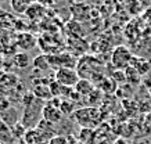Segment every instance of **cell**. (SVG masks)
I'll list each match as a JSON object with an SVG mask.
<instances>
[{
    "label": "cell",
    "instance_id": "1",
    "mask_svg": "<svg viewBox=\"0 0 151 144\" xmlns=\"http://www.w3.org/2000/svg\"><path fill=\"white\" fill-rule=\"evenodd\" d=\"M54 79L64 87H72V86H76V83L81 80V76L78 71L73 69L72 67H63L55 71Z\"/></svg>",
    "mask_w": 151,
    "mask_h": 144
},
{
    "label": "cell",
    "instance_id": "2",
    "mask_svg": "<svg viewBox=\"0 0 151 144\" xmlns=\"http://www.w3.org/2000/svg\"><path fill=\"white\" fill-rule=\"evenodd\" d=\"M132 53L128 47L125 46H118L115 47L111 56V64L114 68L118 71H125L130 65V60H132Z\"/></svg>",
    "mask_w": 151,
    "mask_h": 144
},
{
    "label": "cell",
    "instance_id": "3",
    "mask_svg": "<svg viewBox=\"0 0 151 144\" xmlns=\"http://www.w3.org/2000/svg\"><path fill=\"white\" fill-rule=\"evenodd\" d=\"M60 104H61V100H58L57 97H53L45 107L42 108V118L45 121H47L49 123L60 122L61 118H63V112L60 110Z\"/></svg>",
    "mask_w": 151,
    "mask_h": 144
},
{
    "label": "cell",
    "instance_id": "4",
    "mask_svg": "<svg viewBox=\"0 0 151 144\" xmlns=\"http://www.w3.org/2000/svg\"><path fill=\"white\" fill-rule=\"evenodd\" d=\"M97 111V108H93V107H86V108H82V110H78L75 111V119L78 121V123L83 126V128H90L92 125H96L99 123L100 119L97 118H90V115H93L94 112Z\"/></svg>",
    "mask_w": 151,
    "mask_h": 144
},
{
    "label": "cell",
    "instance_id": "5",
    "mask_svg": "<svg viewBox=\"0 0 151 144\" xmlns=\"http://www.w3.org/2000/svg\"><path fill=\"white\" fill-rule=\"evenodd\" d=\"M130 67H133L134 69L137 71L140 75H144L147 74L148 71L151 69V62L150 61L144 60V58H142V57H132V60H130Z\"/></svg>",
    "mask_w": 151,
    "mask_h": 144
},
{
    "label": "cell",
    "instance_id": "6",
    "mask_svg": "<svg viewBox=\"0 0 151 144\" xmlns=\"http://www.w3.org/2000/svg\"><path fill=\"white\" fill-rule=\"evenodd\" d=\"M33 0H10V6L15 14H25Z\"/></svg>",
    "mask_w": 151,
    "mask_h": 144
},
{
    "label": "cell",
    "instance_id": "7",
    "mask_svg": "<svg viewBox=\"0 0 151 144\" xmlns=\"http://www.w3.org/2000/svg\"><path fill=\"white\" fill-rule=\"evenodd\" d=\"M33 96L39 100H43V101H50V98L53 97L51 96V92H50V87H49V85H39V86H35L32 90Z\"/></svg>",
    "mask_w": 151,
    "mask_h": 144
},
{
    "label": "cell",
    "instance_id": "8",
    "mask_svg": "<svg viewBox=\"0 0 151 144\" xmlns=\"http://www.w3.org/2000/svg\"><path fill=\"white\" fill-rule=\"evenodd\" d=\"M75 92L81 96H87L94 92V87H93V83L89 79H81L75 86Z\"/></svg>",
    "mask_w": 151,
    "mask_h": 144
},
{
    "label": "cell",
    "instance_id": "9",
    "mask_svg": "<svg viewBox=\"0 0 151 144\" xmlns=\"http://www.w3.org/2000/svg\"><path fill=\"white\" fill-rule=\"evenodd\" d=\"M11 129H10L9 125H6L4 121H1V118H0V143H9L11 141Z\"/></svg>",
    "mask_w": 151,
    "mask_h": 144
},
{
    "label": "cell",
    "instance_id": "10",
    "mask_svg": "<svg viewBox=\"0 0 151 144\" xmlns=\"http://www.w3.org/2000/svg\"><path fill=\"white\" fill-rule=\"evenodd\" d=\"M125 75H126V79H128L129 82H132V83H139L140 76H142V75L139 74V72L134 69L133 67H130V65H129L128 68L125 69Z\"/></svg>",
    "mask_w": 151,
    "mask_h": 144
},
{
    "label": "cell",
    "instance_id": "11",
    "mask_svg": "<svg viewBox=\"0 0 151 144\" xmlns=\"http://www.w3.org/2000/svg\"><path fill=\"white\" fill-rule=\"evenodd\" d=\"M14 64L17 65L18 68H25L29 64V57L25 53H18V54H14Z\"/></svg>",
    "mask_w": 151,
    "mask_h": 144
},
{
    "label": "cell",
    "instance_id": "12",
    "mask_svg": "<svg viewBox=\"0 0 151 144\" xmlns=\"http://www.w3.org/2000/svg\"><path fill=\"white\" fill-rule=\"evenodd\" d=\"M33 65L36 67L37 69H47L50 67V61L47 56H39L33 60Z\"/></svg>",
    "mask_w": 151,
    "mask_h": 144
},
{
    "label": "cell",
    "instance_id": "13",
    "mask_svg": "<svg viewBox=\"0 0 151 144\" xmlns=\"http://www.w3.org/2000/svg\"><path fill=\"white\" fill-rule=\"evenodd\" d=\"M60 110L63 114H71V111H73V105L72 102L67 101V100H61V104H60Z\"/></svg>",
    "mask_w": 151,
    "mask_h": 144
},
{
    "label": "cell",
    "instance_id": "14",
    "mask_svg": "<svg viewBox=\"0 0 151 144\" xmlns=\"http://www.w3.org/2000/svg\"><path fill=\"white\" fill-rule=\"evenodd\" d=\"M4 69V60H3V56L0 54V71Z\"/></svg>",
    "mask_w": 151,
    "mask_h": 144
}]
</instances>
